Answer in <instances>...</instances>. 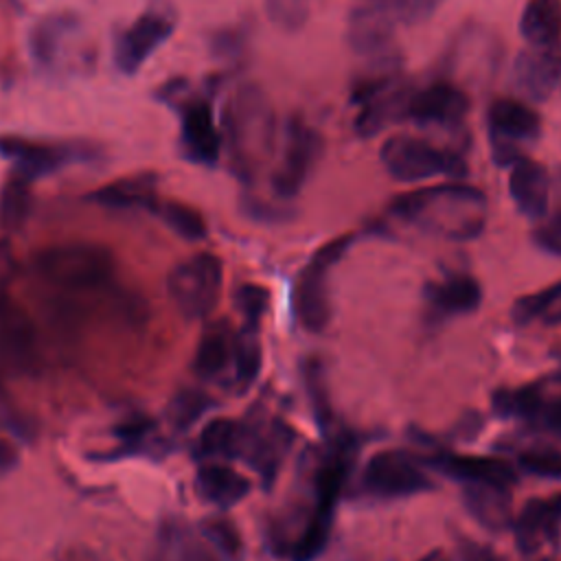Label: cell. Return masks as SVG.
Wrapping results in <instances>:
<instances>
[{
	"instance_id": "obj_1",
	"label": "cell",
	"mask_w": 561,
	"mask_h": 561,
	"mask_svg": "<svg viewBox=\"0 0 561 561\" xmlns=\"http://www.w3.org/2000/svg\"><path fill=\"white\" fill-rule=\"evenodd\" d=\"M390 213L423 232L447 239H473L484 228L486 199L469 184H438L399 195Z\"/></svg>"
},
{
	"instance_id": "obj_2",
	"label": "cell",
	"mask_w": 561,
	"mask_h": 561,
	"mask_svg": "<svg viewBox=\"0 0 561 561\" xmlns=\"http://www.w3.org/2000/svg\"><path fill=\"white\" fill-rule=\"evenodd\" d=\"M276 118L267 96L256 85H239L226 107L224 142L234 173L248 178L274 149Z\"/></svg>"
},
{
	"instance_id": "obj_3",
	"label": "cell",
	"mask_w": 561,
	"mask_h": 561,
	"mask_svg": "<svg viewBox=\"0 0 561 561\" xmlns=\"http://www.w3.org/2000/svg\"><path fill=\"white\" fill-rule=\"evenodd\" d=\"M31 59L39 72L53 79H75L92 70L96 48L79 15H44L28 35Z\"/></svg>"
},
{
	"instance_id": "obj_4",
	"label": "cell",
	"mask_w": 561,
	"mask_h": 561,
	"mask_svg": "<svg viewBox=\"0 0 561 561\" xmlns=\"http://www.w3.org/2000/svg\"><path fill=\"white\" fill-rule=\"evenodd\" d=\"M160 99L180 116V153L182 158L213 167L224 147V129L217 123L213 101L197 92L186 79H173L160 85Z\"/></svg>"
},
{
	"instance_id": "obj_5",
	"label": "cell",
	"mask_w": 561,
	"mask_h": 561,
	"mask_svg": "<svg viewBox=\"0 0 561 561\" xmlns=\"http://www.w3.org/2000/svg\"><path fill=\"white\" fill-rule=\"evenodd\" d=\"M35 272L59 291H90L114 278L116 261L96 243H59L35 256Z\"/></svg>"
},
{
	"instance_id": "obj_6",
	"label": "cell",
	"mask_w": 561,
	"mask_h": 561,
	"mask_svg": "<svg viewBox=\"0 0 561 561\" xmlns=\"http://www.w3.org/2000/svg\"><path fill=\"white\" fill-rule=\"evenodd\" d=\"M353 451H355V445L351 440H340L322 460L316 473L313 513L291 546L294 561H313L324 550L329 541L331 524H333L335 504L353 465Z\"/></svg>"
},
{
	"instance_id": "obj_7",
	"label": "cell",
	"mask_w": 561,
	"mask_h": 561,
	"mask_svg": "<svg viewBox=\"0 0 561 561\" xmlns=\"http://www.w3.org/2000/svg\"><path fill=\"white\" fill-rule=\"evenodd\" d=\"M379 160L390 178L399 182H421L438 175L460 180L469 173L458 151L405 134L390 136L379 149Z\"/></svg>"
},
{
	"instance_id": "obj_8",
	"label": "cell",
	"mask_w": 561,
	"mask_h": 561,
	"mask_svg": "<svg viewBox=\"0 0 561 561\" xmlns=\"http://www.w3.org/2000/svg\"><path fill=\"white\" fill-rule=\"evenodd\" d=\"M351 243H353V237L344 234L318 248L294 283V291H291L294 318L309 333L324 331L331 320L329 274L333 265L344 256Z\"/></svg>"
},
{
	"instance_id": "obj_9",
	"label": "cell",
	"mask_w": 561,
	"mask_h": 561,
	"mask_svg": "<svg viewBox=\"0 0 561 561\" xmlns=\"http://www.w3.org/2000/svg\"><path fill=\"white\" fill-rule=\"evenodd\" d=\"M224 265L213 252H197L180 261L167 276V294L186 320L208 318L221 296Z\"/></svg>"
},
{
	"instance_id": "obj_10",
	"label": "cell",
	"mask_w": 561,
	"mask_h": 561,
	"mask_svg": "<svg viewBox=\"0 0 561 561\" xmlns=\"http://www.w3.org/2000/svg\"><path fill=\"white\" fill-rule=\"evenodd\" d=\"M0 156L13 164V171L35 182L70 164L94 162L101 158V149L99 145L85 140H42L18 134H0Z\"/></svg>"
},
{
	"instance_id": "obj_11",
	"label": "cell",
	"mask_w": 561,
	"mask_h": 561,
	"mask_svg": "<svg viewBox=\"0 0 561 561\" xmlns=\"http://www.w3.org/2000/svg\"><path fill=\"white\" fill-rule=\"evenodd\" d=\"M322 153V136L300 116H291L283 131L280 162L272 175V188L280 199L300 193Z\"/></svg>"
},
{
	"instance_id": "obj_12",
	"label": "cell",
	"mask_w": 561,
	"mask_h": 561,
	"mask_svg": "<svg viewBox=\"0 0 561 561\" xmlns=\"http://www.w3.org/2000/svg\"><path fill=\"white\" fill-rule=\"evenodd\" d=\"M175 31V13L169 7H151L127 24L114 39V66L118 72L136 75Z\"/></svg>"
},
{
	"instance_id": "obj_13",
	"label": "cell",
	"mask_w": 561,
	"mask_h": 561,
	"mask_svg": "<svg viewBox=\"0 0 561 561\" xmlns=\"http://www.w3.org/2000/svg\"><path fill=\"white\" fill-rule=\"evenodd\" d=\"M541 134V116L517 99H495L489 107V138L493 160L511 167L522 158L519 147L537 140Z\"/></svg>"
},
{
	"instance_id": "obj_14",
	"label": "cell",
	"mask_w": 561,
	"mask_h": 561,
	"mask_svg": "<svg viewBox=\"0 0 561 561\" xmlns=\"http://www.w3.org/2000/svg\"><path fill=\"white\" fill-rule=\"evenodd\" d=\"M362 486L375 497H405L430 491L432 482L416 460L401 449H383L368 458Z\"/></svg>"
},
{
	"instance_id": "obj_15",
	"label": "cell",
	"mask_w": 561,
	"mask_h": 561,
	"mask_svg": "<svg viewBox=\"0 0 561 561\" xmlns=\"http://www.w3.org/2000/svg\"><path fill=\"white\" fill-rule=\"evenodd\" d=\"M397 24L399 20L381 0H364V4L351 11L346 31L348 44L366 61L392 55L397 53L392 48Z\"/></svg>"
},
{
	"instance_id": "obj_16",
	"label": "cell",
	"mask_w": 561,
	"mask_h": 561,
	"mask_svg": "<svg viewBox=\"0 0 561 561\" xmlns=\"http://www.w3.org/2000/svg\"><path fill=\"white\" fill-rule=\"evenodd\" d=\"M469 94L449 81H434L410 94L405 118L419 125L456 127L469 112Z\"/></svg>"
},
{
	"instance_id": "obj_17",
	"label": "cell",
	"mask_w": 561,
	"mask_h": 561,
	"mask_svg": "<svg viewBox=\"0 0 561 561\" xmlns=\"http://www.w3.org/2000/svg\"><path fill=\"white\" fill-rule=\"evenodd\" d=\"M513 81L517 90L533 99H548L561 83V44L526 46L513 64Z\"/></svg>"
},
{
	"instance_id": "obj_18",
	"label": "cell",
	"mask_w": 561,
	"mask_h": 561,
	"mask_svg": "<svg viewBox=\"0 0 561 561\" xmlns=\"http://www.w3.org/2000/svg\"><path fill=\"white\" fill-rule=\"evenodd\" d=\"M430 465L440 473L460 480L465 484H484L497 489H511L517 482L513 467L506 460L491 456H467L440 451L430 458Z\"/></svg>"
},
{
	"instance_id": "obj_19",
	"label": "cell",
	"mask_w": 561,
	"mask_h": 561,
	"mask_svg": "<svg viewBox=\"0 0 561 561\" xmlns=\"http://www.w3.org/2000/svg\"><path fill=\"white\" fill-rule=\"evenodd\" d=\"M0 357L22 373L33 370L37 364L35 327L11 298L0 302Z\"/></svg>"
},
{
	"instance_id": "obj_20",
	"label": "cell",
	"mask_w": 561,
	"mask_h": 561,
	"mask_svg": "<svg viewBox=\"0 0 561 561\" xmlns=\"http://www.w3.org/2000/svg\"><path fill=\"white\" fill-rule=\"evenodd\" d=\"M559 530L561 493L528 500L515 519V539L522 552H535L546 543H554Z\"/></svg>"
},
{
	"instance_id": "obj_21",
	"label": "cell",
	"mask_w": 561,
	"mask_h": 561,
	"mask_svg": "<svg viewBox=\"0 0 561 561\" xmlns=\"http://www.w3.org/2000/svg\"><path fill=\"white\" fill-rule=\"evenodd\" d=\"M410 90L401 79L379 88L377 92L368 94L357 103L359 112L355 116V131L364 138H370L392 125L399 118H405Z\"/></svg>"
},
{
	"instance_id": "obj_22",
	"label": "cell",
	"mask_w": 561,
	"mask_h": 561,
	"mask_svg": "<svg viewBox=\"0 0 561 561\" xmlns=\"http://www.w3.org/2000/svg\"><path fill=\"white\" fill-rule=\"evenodd\" d=\"M508 193L524 217L541 219L548 210L550 197V180L546 169L539 162L522 156L511 164Z\"/></svg>"
},
{
	"instance_id": "obj_23",
	"label": "cell",
	"mask_w": 561,
	"mask_h": 561,
	"mask_svg": "<svg viewBox=\"0 0 561 561\" xmlns=\"http://www.w3.org/2000/svg\"><path fill=\"white\" fill-rule=\"evenodd\" d=\"M88 199L112 210H153L158 204V178L153 173L118 178L92 191Z\"/></svg>"
},
{
	"instance_id": "obj_24",
	"label": "cell",
	"mask_w": 561,
	"mask_h": 561,
	"mask_svg": "<svg viewBox=\"0 0 561 561\" xmlns=\"http://www.w3.org/2000/svg\"><path fill=\"white\" fill-rule=\"evenodd\" d=\"M250 480L221 462H206L195 473V491L204 502L219 508L239 504L250 493Z\"/></svg>"
},
{
	"instance_id": "obj_25",
	"label": "cell",
	"mask_w": 561,
	"mask_h": 561,
	"mask_svg": "<svg viewBox=\"0 0 561 561\" xmlns=\"http://www.w3.org/2000/svg\"><path fill=\"white\" fill-rule=\"evenodd\" d=\"M482 289L469 274H451L425 287V300L436 316L469 313L480 305Z\"/></svg>"
},
{
	"instance_id": "obj_26",
	"label": "cell",
	"mask_w": 561,
	"mask_h": 561,
	"mask_svg": "<svg viewBox=\"0 0 561 561\" xmlns=\"http://www.w3.org/2000/svg\"><path fill=\"white\" fill-rule=\"evenodd\" d=\"M526 46L561 44V0H528L519 18Z\"/></svg>"
},
{
	"instance_id": "obj_27",
	"label": "cell",
	"mask_w": 561,
	"mask_h": 561,
	"mask_svg": "<svg viewBox=\"0 0 561 561\" xmlns=\"http://www.w3.org/2000/svg\"><path fill=\"white\" fill-rule=\"evenodd\" d=\"M232 353H234V335L230 333L228 324L221 322V324L208 327L202 333L193 355L195 375L204 379H213L221 375L232 362Z\"/></svg>"
},
{
	"instance_id": "obj_28",
	"label": "cell",
	"mask_w": 561,
	"mask_h": 561,
	"mask_svg": "<svg viewBox=\"0 0 561 561\" xmlns=\"http://www.w3.org/2000/svg\"><path fill=\"white\" fill-rule=\"evenodd\" d=\"M33 206V180L11 169L0 188V230L15 232L24 226Z\"/></svg>"
},
{
	"instance_id": "obj_29",
	"label": "cell",
	"mask_w": 561,
	"mask_h": 561,
	"mask_svg": "<svg viewBox=\"0 0 561 561\" xmlns=\"http://www.w3.org/2000/svg\"><path fill=\"white\" fill-rule=\"evenodd\" d=\"M243 427L232 419H213L204 425L195 443V456L204 460L234 458L241 454Z\"/></svg>"
},
{
	"instance_id": "obj_30",
	"label": "cell",
	"mask_w": 561,
	"mask_h": 561,
	"mask_svg": "<svg viewBox=\"0 0 561 561\" xmlns=\"http://www.w3.org/2000/svg\"><path fill=\"white\" fill-rule=\"evenodd\" d=\"M153 213L182 239L186 241H202L206 239L208 234V228H206V219L204 215L184 204V202H175V199H167V202H160L156 204Z\"/></svg>"
},
{
	"instance_id": "obj_31",
	"label": "cell",
	"mask_w": 561,
	"mask_h": 561,
	"mask_svg": "<svg viewBox=\"0 0 561 561\" xmlns=\"http://www.w3.org/2000/svg\"><path fill=\"white\" fill-rule=\"evenodd\" d=\"M508 489L484 486V484H467V504L476 519H480L489 528H500L506 522L508 506Z\"/></svg>"
},
{
	"instance_id": "obj_32",
	"label": "cell",
	"mask_w": 561,
	"mask_h": 561,
	"mask_svg": "<svg viewBox=\"0 0 561 561\" xmlns=\"http://www.w3.org/2000/svg\"><path fill=\"white\" fill-rule=\"evenodd\" d=\"M232 364H234V381L241 388L252 386L263 366L261 342H259V335L252 324H245V329L234 335Z\"/></svg>"
},
{
	"instance_id": "obj_33",
	"label": "cell",
	"mask_w": 561,
	"mask_h": 561,
	"mask_svg": "<svg viewBox=\"0 0 561 561\" xmlns=\"http://www.w3.org/2000/svg\"><path fill=\"white\" fill-rule=\"evenodd\" d=\"M160 561H219L217 550L206 541H197L169 524L162 533Z\"/></svg>"
},
{
	"instance_id": "obj_34",
	"label": "cell",
	"mask_w": 561,
	"mask_h": 561,
	"mask_svg": "<svg viewBox=\"0 0 561 561\" xmlns=\"http://www.w3.org/2000/svg\"><path fill=\"white\" fill-rule=\"evenodd\" d=\"M561 305V283L557 285H550L541 291H535V294H528L524 298H519L513 307V318L519 322V324H526V322H533L537 318H548L552 320L554 316V309Z\"/></svg>"
},
{
	"instance_id": "obj_35",
	"label": "cell",
	"mask_w": 561,
	"mask_h": 561,
	"mask_svg": "<svg viewBox=\"0 0 561 561\" xmlns=\"http://www.w3.org/2000/svg\"><path fill=\"white\" fill-rule=\"evenodd\" d=\"M204 539L226 559H234L241 552V535L237 526L226 517H208L202 524Z\"/></svg>"
},
{
	"instance_id": "obj_36",
	"label": "cell",
	"mask_w": 561,
	"mask_h": 561,
	"mask_svg": "<svg viewBox=\"0 0 561 561\" xmlns=\"http://www.w3.org/2000/svg\"><path fill=\"white\" fill-rule=\"evenodd\" d=\"M265 13L283 31H298L309 15V0H265Z\"/></svg>"
},
{
	"instance_id": "obj_37",
	"label": "cell",
	"mask_w": 561,
	"mask_h": 561,
	"mask_svg": "<svg viewBox=\"0 0 561 561\" xmlns=\"http://www.w3.org/2000/svg\"><path fill=\"white\" fill-rule=\"evenodd\" d=\"M210 408V399L199 390H184L171 403V419L180 430L193 425L206 410Z\"/></svg>"
},
{
	"instance_id": "obj_38",
	"label": "cell",
	"mask_w": 561,
	"mask_h": 561,
	"mask_svg": "<svg viewBox=\"0 0 561 561\" xmlns=\"http://www.w3.org/2000/svg\"><path fill=\"white\" fill-rule=\"evenodd\" d=\"M519 467L537 478H561V451L557 449H526L517 458Z\"/></svg>"
},
{
	"instance_id": "obj_39",
	"label": "cell",
	"mask_w": 561,
	"mask_h": 561,
	"mask_svg": "<svg viewBox=\"0 0 561 561\" xmlns=\"http://www.w3.org/2000/svg\"><path fill=\"white\" fill-rule=\"evenodd\" d=\"M237 307L239 311L243 313V318L248 320V324L256 327L259 320L263 318V313L267 311V305H270V294L265 287L261 285H252V283H245L237 289Z\"/></svg>"
},
{
	"instance_id": "obj_40",
	"label": "cell",
	"mask_w": 561,
	"mask_h": 561,
	"mask_svg": "<svg viewBox=\"0 0 561 561\" xmlns=\"http://www.w3.org/2000/svg\"><path fill=\"white\" fill-rule=\"evenodd\" d=\"M307 392L311 397V408H313V416L316 423L327 430L329 421H331V410H329V399H327V390H324V379H322V370L320 364L311 362L307 368Z\"/></svg>"
},
{
	"instance_id": "obj_41",
	"label": "cell",
	"mask_w": 561,
	"mask_h": 561,
	"mask_svg": "<svg viewBox=\"0 0 561 561\" xmlns=\"http://www.w3.org/2000/svg\"><path fill=\"white\" fill-rule=\"evenodd\" d=\"M528 423H535V425L543 427L546 432H552V434L561 436V397L548 399L543 388H541L537 405H535L533 414L528 416Z\"/></svg>"
},
{
	"instance_id": "obj_42",
	"label": "cell",
	"mask_w": 561,
	"mask_h": 561,
	"mask_svg": "<svg viewBox=\"0 0 561 561\" xmlns=\"http://www.w3.org/2000/svg\"><path fill=\"white\" fill-rule=\"evenodd\" d=\"M533 237L541 250L550 254H561V210L543 221Z\"/></svg>"
},
{
	"instance_id": "obj_43",
	"label": "cell",
	"mask_w": 561,
	"mask_h": 561,
	"mask_svg": "<svg viewBox=\"0 0 561 561\" xmlns=\"http://www.w3.org/2000/svg\"><path fill=\"white\" fill-rule=\"evenodd\" d=\"M15 278V256L7 239H0V302L11 298V283Z\"/></svg>"
},
{
	"instance_id": "obj_44",
	"label": "cell",
	"mask_w": 561,
	"mask_h": 561,
	"mask_svg": "<svg viewBox=\"0 0 561 561\" xmlns=\"http://www.w3.org/2000/svg\"><path fill=\"white\" fill-rule=\"evenodd\" d=\"M213 50L219 57H237L243 50V35L237 28L221 31L213 39Z\"/></svg>"
},
{
	"instance_id": "obj_45",
	"label": "cell",
	"mask_w": 561,
	"mask_h": 561,
	"mask_svg": "<svg viewBox=\"0 0 561 561\" xmlns=\"http://www.w3.org/2000/svg\"><path fill=\"white\" fill-rule=\"evenodd\" d=\"M57 561H107L103 554L90 550V548H83V546H77V548H68L59 554Z\"/></svg>"
},
{
	"instance_id": "obj_46",
	"label": "cell",
	"mask_w": 561,
	"mask_h": 561,
	"mask_svg": "<svg viewBox=\"0 0 561 561\" xmlns=\"http://www.w3.org/2000/svg\"><path fill=\"white\" fill-rule=\"evenodd\" d=\"M460 561H495V557L491 554V550H486L482 546H476V543H469L460 550Z\"/></svg>"
},
{
	"instance_id": "obj_47",
	"label": "cell",
	"mask_w": 561,
	"mask_h": 561,
	"mask_svg": "<svg viewBox=\"0 0 561 561\" xmlns=\"http://www.w3.org/2000/svg\"><path fill=\"white\" fill-rule=\"evenodd\" d=\"M18 462V451L11 447V443L0 438V471L13 469Z\"/></svg>"
}]
</instances>
